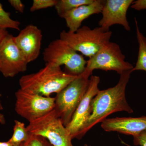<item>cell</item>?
<instances>
[{"instance_id":"cell-5","label":"cell","mask_w":146,"mask_h":146,"mask_svg":"<svg viewBox=\"0 0 146 146\" xmlns=\"http://www.w3.org/2000/svg\"><path fill=\"white\" fill-rule=\"evenodd\" d=\"M43 59L46 63L65 66V72L80 75L85 70L87 60L65 41L59 38L54 40L45 49Z\"/></svg>"},{"instance_id":"cell-26","label":"cell","mask_w":146,"mask_h":146,"mask_svg":"<svg viewBox=\"0 0 146 146\" xmlns=\"http://www.w3.org/2000/svg\"><path fill=\"white\" fill-rule=\"evenodd\" d=\"M0 146H13L9 141L7 142H1L0 141Z\"/></svg>"},{"instance_id":"cell-20","label":"cell","mask_w":146,"mask_h":146,"mask_svg":"<svg viewBox=\"0 0 146 146\" xmlns=\"http://www.w3.org/2000/svg\"><path fill=\"white\" fill-rule=\"evenodd\" d=\"M27 143L29 146H53L46 139L40 136L31 135Z\"/></svg>"},{"instance_id":"cell-1","label":"cell","mask_w":146,"mask_h":146,"mask_svg":"<svg viewBox=\"0 0 146 146\" xmlns=\"http://www.w3.org/2000/svg\"><path fill=\"white\" fill-rule=\"evenodd\" d=\"M131 73V70L126 71L120 75L119 80L115 86L99 91L92 100L91 115L78 139H81L92 127L111 114L122 111L133 113L125 96L126 88Z\"/></svg>"},{"instance_id":"cell-11","label":"cell","mask_w":146,"mask_h":146,"mask_svg":"<svg viewBox=\"0 0 146 146\" xmlns=\"http://www.w3.org/2000/svg\"><path fill=\"white\" fill-rule=\"evenodd\" d=\"M133 0H106L101 13L102 17L98 23L99 26L105 31H109L112 25L122 26L127 31L131 28L127 18L128 9Z\"/></svg>"},{"instance_id":"cell-22","label":"cell","mask_w":146,"mask_h":146,"mask_svg":"<svg viewBox=\"0 0 146 146\" xmlns=\"http://www.w3.org/2000/svg\"><path fill=\"white\" fill-rule=\"evenodd\" d=\"M8 2L15 10L20 13H24L25 5L21 0H9Z\"/></svg>"},{"instance_id":"cell-7","label":"cell","mask_w":146,"mask_h":146,"mask_svg":"<svg viewBox=\"0 0 146 146\" xmlns=\"http://www.w3.org/2000/svg\"><path fill=\"white\" fill-rule=\"evenodd\" d=\"M125 58L119 46L110 41L87 60L85 70L81 74L89 78L95 70L114 71L121 74L133 68Z\"/></svg>"},{"instance_id":"cell-18","label":"cell","mask_w":146,"mask_h":146,"mask_svg":"<svg viewBox=\"0 0 146 146\" xmlns=\"http://www.w3.org/2000/svg\"><path fill=\"white\" fill-rule=\"evenodd\" d=\"M21 24L19 21H15L11 18L10 13L4 9L2 5L0 3V29H11L20 30Z\"/></svg>"},{"instance_id":"cell-17","label":"cell","mask_w":146,"mask_h":146,"mask_svg":"<svg viewBox=\"0 0 146 146\" xmlns=\"http://www.w3.org/2000/svg\"><path fill=\"white\" fill-rule=\"evenodd\" d=\"M94 0H57L54 7L58 16L72 10L80 6L89 4Z\"/></svg>"},{"instance_id":"cell-21","label":"cell","mask_w":146,"mask_h":146,"mask_svg":"<svg viewBox=\"0 0 146 146\" xmlns=\"http://www.w3.org/2000/svg\"><path fill=\"white\" fill-rule=\"evenodd\" d=\"M133 142L135 145L146 146V131L133 137Z\"/></svg>"},{"instance_id":"cell-12","label":"cell","mask_w":146,"mask_h":146,"mask_svg":"<svg viewBox=\"0 0 146 146\" xmlns=\"http://www.w3.org/2000/svg\"><path fill=\"white\" fill-rule=\"evenodd\" d=\"M42 37L41 30L32 24L27 26L15 36L16 44L28 63L34 61L39 56Z\"/></svg>"},{"instance_id":"cell-19","label":"cell","mask_w":146,"mask_h":146,"mask_svg":"<svg viewBox=\"0 0 146 146\" xmlns=\"http://www.w3.org/2000/svg\"><path fill=\"white\" fill-rule=\"evenodd\" d=\"M57 2V0H34L30 10L31 12H34L40 9L54 7Z\"/></svg>"},{"instance_id":"cell-6","label":"cell","mask_w":146,"mask_h":146,"mask_svg":"<svg viewBox=\"0 0 146 146\" xmlns=\"http://www.w3.org/2000/svg\"><path fill=\"white\" fill-rule=\"evenodd\" d=\"M27 129L31 135L42 136L53 146H74L70 133L54 110L29 123Z\"/></svg>"},{"instance_id":"cell-13","label":"cell","mask_w":146,"mask_h":146,"mask_svg":"<svg viewBox=\"0 0 146 146\" xmlns=\"http://www.w3.org/2000/svg\"><path fill=\"white\" fill-rule=\"evenodd\" d=\"M101 127L107 132L115 131L136 137L146 131V116L106 119L102 122Z\"/></svg>"},{"instance_id":"cell-3","label":"cell","mask_w":146,"mask_h":146,"mask_svg":"<svg viewBox=\"0 0 146 146\" xmlns=\"http://www.w3.org/2000/svg\"><path fill=\"white\" fill-rule=\"evenodd\" d=\"M112 35V32L105 31L100 27L91 29L84 26L75 32L63 31L60 38L76 51L90 58L110 41Z\"/></svg>"},{"instance_id":"cell-15","label":"cell","mask_w":146,"mask_h":146,"mask_svg":"<svg viewBox=\"0 0 146 146\" xmlns=\"http://www.w3.org/2000/svg\"><path fill=\"white\" fill-rule=\"evenodd\" d=\"M136 29V38L138 41L139 49L138 59L135 67L131 72L135 71H144L146 72V37L140 31L138 21L134 18Z\"/></svg>"},{"instance_id":"cell-27","label":"cell","mask_w":146,"mask_h":146,"mask_svg":"<svg viewBox=\"0 0 146 146\" xmlns=\"http://www.w3.org/2000/svg\"><path fill=\"white\" fill-rule=\"evenodd\" d=\"M19 146H29V145L27 142H26V143H23L21 144Z\"/></svg>"},{"instance_id":"cell-8","label":"cell","mask_w":146,"mask_h":146,"mask_svg":"<svg viewBox=\"0 0 146 146\" xmlns=\"http://www.w3.org/2000/svg\"><path fill=\"white\" fill-rule=\"evenodd\" d=\"M16 113L29 123L54 109L55 98L43 96L21 89L15 93Z\"/></svg>"},{"instance_id":"cell-16","label":"cell","mask_w":146,"mask_h":146,"mask_svg":"<svg viewBox=\"0 0 146 146\" xmlns=\"http://www.w3.org/2000/svg\"><path fill=\"white\" fill-rule=\"evenodd\" d=\"M14 123L13 135L9 141L13 146H19L23 143L28 142L31 135L28 131L24 123L15 120Z\"/></svg>"},{"instance_id":"cell-28","label":"cell","mask_w":146,"mask_h":146,"mask_svg":"<svg viewBox=\"0 0 146 146\" xmlns=\"http://www.w3.org/2000/svg\"><path fill=\"white\" fill-rule=\"evenodd\" d=\"M84 146H91V145H87V144H84Z\"/></svg>"},{"instance_id":"cell-14","label":"cell","mask_w":146,"mask_h":146,"mask_svg":"<svg viewBox=\"0 0 146 146\" xmlns=\"http://www.w3.org/2000/svg\"><path fill=\"white\" fill-rule=\"evenodd\" d=\"M105 1L94 0L89 4L80 6L60 16L65 20L69 31L75 32L81 27L83 21L90 16L102 12Z\"/></svg>"},{"instance_id":"cell-9","label":"cell","mask_w":146,"mask_h":146,"mask_svg":"<svg viewBox=\"0 0 146 146\" xmlns=\"http://www.w3.org/2000/svg\"><path fill=\"white\" fill-rule=\"evenodd\" d=\"M28 64L15 40L8 34L0 42V72L5 78H13L27 71Z\"/></svg>"},{"instance_id":"cell-25","label":"cell","mask_w":146,"mask_h":146,"mask_svg":"<svg viewBox=\"0 0 146 146\" xmlns=\"http://www.w3.org/2000/svg\"><path fill=\"white\" fill-rule=\"evenodd\" d=\"M8 34V32L6 30H3L0 29V42L2 40L3 38Z\"/></svg>"},{"instance_id":"cell-10","label":"cell","mask_w":146,"mask_h":146,"mask_svg":"<svg viewBox=\"0 0 146 146\" xmlns=\"http://www.w3.org/2000/svg\"><path fill=\"white\" fill-rule=\"evenodd\" d=\"M100 81V78L98 76H91L88 88L76 110L70 122L66 127L73 139H78L80 133L90 117L91 103L100 90L98 86Z\"/></svg>"},{"instance_id":"cell-4","label":"cell","mask_w":146,"mask_h":146,"mask_svg":"<svg viewBox=\"0 0 146 146\" xmlns=\"http://www.w3.org/2000/svg\"><path fill=\"white\" fill-rule=\"evenodd\" d=\"M89 79L80 74L55 97L56 115L66 127L70 122L88 88Z\"/></svg>"},{"instance_id":"cell-2","label":"cell","mask_w":146,"mask_h":146,"mask_svg":"<svg viewBox=\"0 0 146 146\" xmlns=\"http://www.w3.org/2000/svg\"><path fill=\"white\" fill-rule=\"evenodd\" d=\"M77 76L63 72L60 66L46 63L36 72L22 76L19 84L22 90L49 97L58 94Z\"/></svg>"},{"instance_id":"cell-23","label":"cell","mask_w":146,"mask_h":146,"mask_svg":"<svg viewBox=\"0 0 146 146\" xmlns=\"http://www.w3.org/2000/svg\"><path fill=\"white\" fill-rule=\"evenodd\" d=\"M130 7L137 11L146 9V0L133 1L130 6Z\"/></svg>"},{"instance_id":"cell-24","label":"cell","mask_w":146,"mask_h":146,"mask_svg":"<svg viewBox=\"0 0 146 146\" xmlns=\"http://www.w3.org/2000/svg\"><path fill=\"white\" fill-rule=\"evenodd\" d=\"M3 109L2 105L1 103V101H0V111ZM5 118L4 115L0 112V124L2 125L5 124Z\"/></svg>"}]
</instances>
